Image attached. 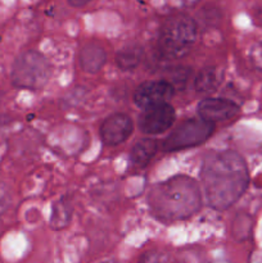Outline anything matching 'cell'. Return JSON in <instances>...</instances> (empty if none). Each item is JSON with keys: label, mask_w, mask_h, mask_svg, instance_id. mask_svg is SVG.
Wrapping results in <instances>:
<instances>
[{"label": "cell", "mask_w": 262, "mask_h": 263, "mask_svg": "<svg viewBox=\"0 0 262 263\" xmlns=\"http://www.w3.org/2000/svg\"><path fill=\"white\" fill-rule=\"evenodd\" d=\"M200 181L211 208H230L247 190L249 174L246 161L233 151L212 152L203 159Z\"/></svg>", "instance_id": "1"}, {"label": "cell", "mask_w": 262, "mask_h": 263, "mask_svg": "<svg viewBox=\"0 0 262 263\" xmlns=\"http://www.w3.org/2000/svg\"><path fill=\"white\" fill-rule=\"evenodd\" d=\"M148 205L157 220L176 222L192 217L200 210L202 193L194 180L177 175L152 187Z\"/></svg>", "instance_id": "2"}, {"label": "cell", "mask_w": 262, "mask_h": 263, "mask_svg": "<svg viewBox=\"0 0 262 263\" xmlns=\"http://www.w3.org/2000/svg\"><path fill=\"white\" fill-rule=\"evenodd\" d=\"M197 32V22L189 15L176 14L167 18L159 31V53L167 59L185 55L195 43Z\"/></svg>", "instance_id": "3"}, {"label": "cell", "mask_w": 262, "mask_h": 263, "mask_svg": "<svg viewBox=\"0 0 262 263\" xmlns=\"http://www.w3.org/2000/svg\"><path fill=\"white\" fill-rule=\"evenodd\" d=\"M50 76V63L39 51H25L13 63L12 84L18 89L41 90L46 86Z\"/></svg>", "instance_id": "4"}, {"label": "cell", "mask_w": 262, "mask_h": 263, "mask_svg": "<svg viewBox=\"0 0 262 263\" xmlns=\"http://www.w3.org/2000/svg\"><path fill=\"white\" fill-rule=\"evenodd\" d=\"M215 131L213 123L203 120V118H193L182 122L177 126L162 144L163 152H179L185 149L194 148L202 145L212 136Z\"/></svg>", "instance_id": "5"}, {"label": "cell", "mask_w": 262, "mask_h": 263, "mask_svg": "<svg viewBox=\"0 0 262 263\" xmlns=\"http://www.w3.org/2000/svg\"><path fill=\"white\" fill-rule=\"evenodd\" d=\"M175 118V109L169 103L153 105L143 109L139 117V128L146 135H158L166 133L174 125Z\"/></svg>", "instance_id": "6"}, {"label": "cell", "mask_w": 262, "mask_h": 263, "mask_svg": "<svg viewBox=\"0 0 262 263\" xmlns=\"http://www.w3.org/2000/svg\"><path fill=\"white\" fill-rule=\"evenodd\" d=\"M175 87L166 80L146 81L139 85L134 92V103L140 109L167 103L174 95Z\"/></svg>", "instance_id": "7"}, {"label": "cell", "mask_w": 262, "mask_h": 263, "mask_svg": "<svg viewBox=\"0 0 262 263\" xmlns=\"http://www.w3.org/2000/svg\"><path fill=\"white\" fill-rule=\"evenodd\" d=\"M133 120L125 113H115L103 121L99 128V135L103 143L108 146L122 144L133 135Z\"/></svg>", "instance_id": "8"}, {"label": "cell", "mask_w": 262, "mask_h": 263, "mask_svg": "<svg viewBox=\"0 0 262 263\" xmlns=\"http://www.w3.org/2000/svg\"><path fill=\"white\" fill-rule=\"evenodd\" d=\"M239 113L238 104L222 98H207L198 104V115L211 123L231 120Z\"/></svg>", "instance_id": "9"}, {"label": "cell", "mask_w": 262, "mask_h": 263, "mask_svg": "<svg viewBox=\"0 0 262 263\" xmlns=\"http://www.w3.org/2000/svg\"><path fill=\"white\" fill-rule=\"evenodd\" d=\"M79 62L81 68L87 73H98L107 62V53L98 43H89L80 50Z\"/></svg>", "instance_id": "10"}, {"label": "cell", "mask_w": 262, "mask_h": 263, "mask_svg": "<svg viewBox=\"0 0 262 263\" xmlns=\"http://www.w3.org/2000/svg\"><path fill=\"white\" fill-rule=\"evenodd\" d=\"M222 73L216 67H204L194 79V89L199 94H210L220 86Z\"/></svg>", "instance_id": "11"}, {"label": "cell", "mask_w": 262, "mask_h": 263, "mask_svg": "<svg viewBox=\"0 0 262 263\" xmlns=\"http://www.w3.org/2000/svg\"><path fill=\"white\" fill-rule=\"evenodd\" d=\"M158 152V143L154 139H141L131 148L130 158L136 167H145Z\"/></svg>", "instance_id": "12"}, {"label": "cell", "mask_w": 262, "mask_h": 263, "mask_svg": "<svg viewBox=\"0 0 262 263\" xmlns=\"http://www.w3.org/2000/svg\"><path fill=\"white\" fill-rule=\"evenodd\" d=\"M143 48L138 44H128L120 49L116 55V64L122 71H131L140 64L143 58Z\"/></svg>", "instance_id": "13"}, {"label": "cell", "mask_w": 262, "mask_h": 263, "mask_svg": "<svg viewBox=\"0 0 262 263\" xmlns=\"http://www.w3.org/2000/svg\"><path fill=\"white\" fill-rule=\"evenodd\" d=\"M72 205L71 202L62 198L61 200L53 205V212L50 217V226L54 230H62L66 228L71 221Z\"/></svg>", "instance_id": "14"}, {"label": "cell", "mask_w": 262, "mask_h": 263, "mask_svg": "<svg viewBox=\"0 0 262 263\" xmlns=\"http://www.w3.org/2000/svg\"><path fill=\"white\" fill-rule=\"evenodd\" d=\"M233 223V235L238 240H243L251 233V220L248 216H238Z\"/></svg>", "instance_id": "15"}, {"label": "cell", "mask_w": 262, "mask_h": 263, "mask_svg": "<svg viewBox=\"0 0 262 263\" xmlns=\"http://www.w3.org/2000/svg\"><path fill=\"white\" fill-rule=\"evenodd\" d=\"M12 203V192L5 182H0V215L10 207Z\"/></svg>", "instance_id": "16"}, {"label": "cell", "mask_w": 262, "mask_h": 263, "mask_svg": "<svg viewBox=\"0 0 262 263\" xmlns=\"http://www.w3.org/2000/svg\"><path fill=\"white\" fill-rule=\"evenodd\" d=\"M139 263H164V256L157 251H149L140 257Z\"/></svg>", "instance_id": "17"}, {"label": "cell", "mask_w": 262, "mask_h": 263, "mask_svg": "<svg viewBox=\"0 0 262 263\" xmlns=\"http://www.w3.org/2000/svg\"><path fill=\"white\" fill-rule=\"evenodd\" d=\"M251 61L258 71L262 72V43L256 44L251 49Z\"/></svg>", "instance_id": "18"}, {"label": "cell", "mask_w": 262, "mask_h": 263, "mask_svg": "<svg viewBox=\"0 0 262 263\" xmlns=\"http://www.w3.org/2000/svg\"><path fill=\"white\" fill-rule=\"evenodd\" d=\"M10 122H12V120L8 116L0 115V134L3 133V130H5L9 126Z\"/></svg>", "instance_id": "19"}, {"label": "cell", "mask_w": 262, "mask_h": 263, "mask_svg": "<svg viewBox=\"0 0 262 263\" xmlns=\"http://www.w3.org/2000/svg\"><path fill=\"white\" fill-rule=\"evenodd\" d=\"M67 2H68V4L71 5V7L81 8V7H85L87 3H90V0H67Z\"/></svg>", "instance_id": "20"}, {"label": "cell", "mask_w": 262, "mask_h": 263, "mask_svg": "<svg viewBox=\"0 0 262 263\" xmlns=\"http://www.w3.org/2000/svg\"><path fill=\"white\" fill-rule=\"evenodd\" d=\"M254 18L262 25V4L258 5V7L256 8V10H254Z\"/></svg>", "instance_id": "21"}, {"label": "cell", "mask_w": 262, "mask_h": 263, "mask_svg": "<svg viewBox=\"0 0 262 263\" xmlns=\"http://www.w3.org/2000/svg\"><path fill=\"white\" fill-rule=\"evenodd\" d=\"M103 263H117V262H112V261H108V262H103Z\"/></svg>", "instance_id": "22"}]
</instances>
